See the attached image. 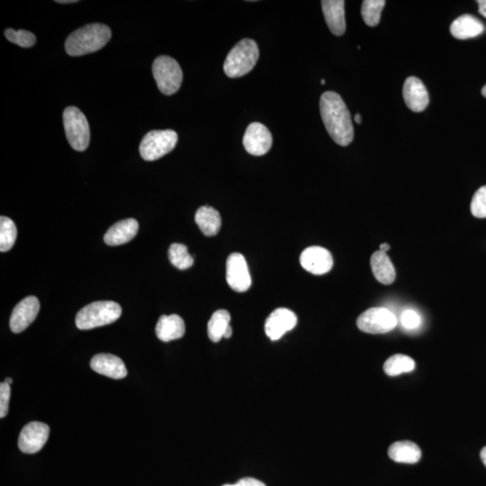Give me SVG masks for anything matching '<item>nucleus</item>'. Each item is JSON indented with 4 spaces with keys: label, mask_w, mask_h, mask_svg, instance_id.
I'll return each mask as SVG.
<instances>
[{
    "label": "nucleus",
    "mask_w": 486,
    "mask_h": 486,
    "mask_svg": "<svg viewBox=\"0 0 486 486\" xmlns=\"http://www.w3.org/2000/svg\"><path fill=\"white\" fill-rule=\"evenodd\" d=\"M91 367L98 374L113 379H123L128 376L124 361L118 356L101 353L94 356L91 361Z\"/></svg>",
    "instance_id": "nucleus-16"
},
{
    "label": "nucleus",
    "mask_w": 486,
    "mask_h": 486,
    "mask_svg": "<svg viewBox=\"0 0 486 486\" xmlns=\"http://www.w3.org/2000/svg\"><path fill=\"white\" fill-rule=\"evenodd\" d=\"M480 457L482 463H484L486 467V446L481 450Z\"/></svg>",
    "instance_id": "nucleus-35"
},
{
    "label": "nucleus",
    "mask_w": 486,
    "mask_h": 486,
    "mask_svg": "<svg viewBox=\"0 0 486 486\" xmlns=\"http://www.w3.org/2000/svg\"><path fill=\"white\" fill-rule=\"evenodd\" d=\"M50 428L46 423L33 422L23 428L19 438V450L23 453H38L47 443Z\"/></svg>",
    "instance_id": "nucleus-10"
},
{
    "label": "nucleus",
    "mask_w": 486,
    "mask_h": 486,
    "mask_svg": "<svg viewBox=\"0 0 486 486\" xmlns=\"http://www.w3.org/2000/svg\"><path fill=\"white\" fill-rule=\"evenodd\" d=\"M482 95H484L485 98H486V85L485 86L484 88H482Z\"/></svg>",
    "instance_id": "nucleus-41"
},
{
    "label": "nucleus",
    "mask_w": 486,
    "mask_h": 486,
    "mask_svg": "<svg viewBox=\"0 0 486 486\" xmlns=\"http://www.w3.org/2000/svg\"><path fill=\"white\" fill-rule=\"evenodd\" d=\"M121 314L122 307L118 303L98 301L82 308L77 314L75 323L80 330H92L115 323Z\"/></svg>",
    "instance_id": "nucleus-4"
},
{
    "label": "nucleus",
    "mask_w": 486,
    "mask_h": 486,
    "mask_svg": "<svg viewBox=\"0 0 486 486\" xmlns=\"http://www.w3.org/2000/svg\"><path fill=\"white\" fill-rule=\"evenodd\" d=\"M414 368H415V362H414L413 359L408 357V356L403 354L392 356L384 364L386 374L390 376H395L401 375L403 373L412 372L414 371Z\"/></svg>",
    "instance_id": "nucleus-25"
},
{
    "label": "nucleus",
    "mask_w": 486,
    "mask_h": 486,
    "mask_svg": "<svg viewBox=\"0 0 486 486\" xmlns=\"http://www.w3.org/2000/svg\"><path fill=\"white\" fill-rule=\"evenodd\" d=\"M403 95L407 107L413 112H423L429 105V93L423 81L418 78H407L403 85Z\"/></svg>",
    "instance_id": "nucleus-15"
},
{
    "label": "nucleus",
    "mask_w": 486,
    "mask_h": 486,
    "mask_svg": "<svg viewBox=\"0 0 486 486\" xmlns=\"http://www.w3.org/2000/svg\"><path fill=\"white\" fill-rule=\"evenodd\" d=\"M169 259L174 267L180 270H186L193 266V257L188 253L186 245L174 243L169 249Z\"/></svg>",
    "instance_id": "nucleus-27"
},
{
    "label": "nucleus",
    "mask_w": 486,
    "mask_h": 486,
    "mask_svg": "<svg viewBox=\"0 0 486 486\" xmlns=\"http://www.w3.org/2000/svg\"><path fill=\"white\" fill-rule=\"evenodd\" d=\"M6 38L10 43H16L23 48H30L36 43V37L33 33L26 30L16 31L9 29L5 31Z\"/></svg>",
    "instance_id": "nucleus-29"
},
{
    "label": "nucleus",
    "mask_w": 486,
    "mask_h": 486,
    "mask_svg": "<svg viewBox=\"0 0 486 486\" xmlns=\"http://www.w3.org/2000/svg\"><path fill=\"white\" fill-rule=\"evenodd\" d=\"M273 138L272 133L264 125L252 123L246 130L243 137V145L247 152L253 156H262L272 148Z\"/></svg>",
    "instance_id": "nucleus-11"
},
{
    "label": "nucleus",
    "mask_w": 486,
    "mask_h": 486,
    "mask_svg": "<svg viewBox=\"0 0 486 486\" xmlns=\"http://www.w3.org/2000/svg\"><path fill=\"white\" fill-rule=\"evenodd\" d=\"M386 5L385 0H365L363 1L361 15L368 26H376L381 19L382 10Z\"/></svg>",
    "instance_id": "nucleus-28"
},
{
    "label": "nucleus",
    "mask_w": 486,
    "mask_h": 486,
    "mask_svg": "<svg viewBox=\"0 0 486 486\" xmlns=\"http://www.w3.org/2000/svg\"><path fill=\"white\" fill-rule=\"evenodd\" d=\"M359 330L371 334L389 333L395 328L397 319L391 311L384 307H373L358 316Z\"/></svg>",
    "instance_id": "nucleus-8"
},
{
    "label": "nucleus",
    "mask_w": 486,
    "mask_h": 486,
    "mask_svg": "<svg viewBox=\"0 0 486 486\" xmlns=\"http://www.w3.org/2000/svg\"><path fill=\"white\" fill-rule=\"evenodd\" d=\"M388 456L398 463L415 464L422 457V450L412 441H397L388 448Z\"/></svg>",
    "instance_id": "nucleus-22"
},
{
    "label": "nucleus",
    "mask_w": 486,
    "mask_h": 486,
    "mask_svg": "<svg viewBox=\"0 0 486 486\" xmlns=\"http://www.w3.org/2000/svg\"><path fill=\"white\" fill-rule=\"evenodd\" d=\"M471 213L477 218H486V186L479 188L471 202Z\"/></svg>",
    "instance_id": "nucleus-30"
},
{
    "label": "nucleus",
    "mask_w": 486,
    "mask_h": 486,
    "mask_svg": "<svg viewBox=\"0 0 486 486\" xmlns=\"http://www.w3.org/2000/svg\"><path fill=\"white\" fill-rule=\"evenodd\" d=\"M222 486H267L264 482L257 480L255 478L245 477L241 479L235 485H224Z\"/></svg>",
    "instance_id": "nucleus-33"
},
{
    "label": "nucleus",
    "mask_w": 486,
    "mask_h": 486,
    "mask_svg": "<svg viewBox=\"0 0 486 486\" xmlns=\"http://www.w3.org/2000/svg\"><path fill=\"white\" fill-rule=\"evenodd\" d=\"M345 1L343 0H324L321 1L325 21L334 36H341L346 31Z\"/></svg>",
    "instance_id": "nucleus-17"
},
{
    "label": "nucleus",
    "mask_w": 486,
    "mask_h": 486,
    "mask_svg": "<svg viewBox=\"0 0 486 486\" xmlns=\"http://www.w3.org/2000/svg\"><path fill=\"white\" fill-rule=\"evenodd\" d=\"M320 111L325 128L337 145L348 146L354 138L350 111L340 95L325 92L320 99Z\"/></svg>",
    "instance_id": "nucleus-1"
},
{
    "label": "nucleus",
    "mask_w": 486,
    "mask_h": 486,
    "mask_svg": "<svg viewBox=\"0 0 486 486\" xmlns=\"http://www.w3.org/2000/svg\"><path fill=\"white\" fill-rule=\"evenodd\" d=\"M479 13L486 19V0H478Z\"/></svg>",
    "instance_id": "nucleus-34"
},
{
    "label": "nucleus",
    "mask_w": 486,
    "mask_h": 486,
    "mask_svg": "<svg viewBox=\"0 0 486 486\" xmlns=\"http://www.w3.org/2000/svg\"><path fill=\"white\" fill-rule=\"evenodd\" d=\"M321 85H324V84H325V81H324V80H321Z\"/></svg>",
    "instance_id": "nucleus-42"
},
{
    "label": "nucleus",
    "mask_w": 486,
    "mask_h": 486,
    "mask_svg": "<svg viewBox=\"0 0 486 486\" xmlns=\"http://www.w3.org/2000/svg\"><path fill=\"white\" fill-rule=\"evenodd\" d=\"M300 263L306 272L314 275H324L333 269L334 259L328 249L313 246L304 249L300 256Z\"/></svg>",
    "instance_id": "nucleus-13"
},
{
    "label": "nucleus",
    "mask_w": 486,
    "mask_h": 486,
    "mask_svg": "<svg viewBox=\"0 0 486 486\" xmlns=\"http://www.w3.org/2000/svg\"><path fill=\"white\" fill-rule=\"evenodd\" d=\"M155 333L159 340L169 342L182 338L186 333V325L177 314L160 316L156 325Z\"/></svg>",
    "instance_id": "nucleus-19"
},
{
    "label": "nucleus",
    "mask_w": 486,
    "mask_h": 486,
    "mask_svg": "<svg viewBox=\"0 0 486 486\" xmlns=\"http://www.w3.org/2000/svg\"><path fill=\"white\" fill-rule=\"evenodd\" d=\"M153 77L162 94L171 95L180 91L183 81L182 70L176 60L170 56H160L152 65Z\"/></svg>",
    "instance_id": "nucleus-6"
},
{
    "label": "nucleus",
    "mask_w": 486,
    "mask_h": 486,
    "mask_svg": "<svg viewBox=\"0 0 486 486\" xmlns=\"http://www.w3.org/2000/svg\"><path fill=\"white\" fill-rule=\"evenodd\" d=\"M231 316L227 310H218L212 316L207 325L208 337L213 342H219L230 326Z\"/></svg>",
    "instance_id": "nucleus-24"
},
{
    "label": "nucleus",
    "mask_w": 486,
    "mask_h": 486,
    "mask_svg": "<svg viewBox=\"0 0 486 486\" xmlns=\"http://www.w3.org/2000/svg\"><path fill=\"white\" fill-rule=\"evenodd\" d=\"M227 281L232 290L243 293L252 286L247 262L239 253H232L227 262Z\"/></svg>",
    "instance_id": "nucleus-9"
},
{
    "label": "nucleus",
    "mask_w": 486,
    "mask_h": 486,
    "mask_svg": "<svg viewBox=\"0 0 486 486\" xmlns=\"http://www.w3.org/2000/svg\"><path fill=\"white\" fill-rule=\"evenodd\" d=\"M17 230L15 222L6 217H0V252H6L15 244Z\"/></svg>",
    "instance_id": "nucleus-26"
},
{
    "label": "nucleus",
    "mask_w": 486,
    "mask_h": 486,
    "mask_svg": "<svg viewBox=\"0 0 486 486\" xmlns=\"http://www.w3.org/2000/svg\"><path fill=\"white\" fill-rule=\"evenodd\" d=\"M390 249V245L388 243H382L381 245H380V251L384 252L386 253V252H388Z\"/></svg>",
    "instance_id": "nucleus-36"
},
{
    "label": "nucleus",
    "mask_w": 486,
    "mask_h": 486,
    "mask_svg": "<svg viewBox=\"0 0 486 486\" xmlns=\"http://www.w3.org/2000/svg\"><path fill=\"white\" fill-rule=\"evenodd\" d=\"M139 230V224L135 219H125L116 222L108 229L104 236V241L109 246L125 244L135 237Z\"/></svg>",
    "instance_id": "nucleus-18"
},
{
    "label": "nucleus",
    "mask_w": 486,
    "mask_h": 486,
    "mask_svg": "<svg viewBox=\"0 0 486 486\" xmlns=\"http://www.w3.org/2000/svg\"><path fill=\"white\" fill-rule=\"evenodd\" d=\"M4 382H6V384H8V385H9V386H10V385H11V384H12V383H13V379H12V378H6V379L5 380V381H4Z\"/></svg>",
    "instance_id": "nucleus-40"
},
{
    "label": "nucleus",
    "mask_w": 486,
    "mask_h": 486,
    "mask_svg": "<svg viewBox=\"0 0 486 486\" xmlns=\"http://www.w3.org/2000/svg\"><path fill=\"white\" fill-rule=\"evenodd\" d=\"M420 324V318L419 314L413 310H406L402 314V324L403 327L413 330L419 326Z\"/></svg>",
    "instance_id": "nucleus-32"
},
{
    "label": "nucleus",
    "mask_w": 486,
    "mask_h": 486,
    "mask_svg": "<svg viewBox=\"0 0 486 486\" xmlns=\"http://www.w3.org/2000/svg\"><path fill=\"white\" fill-rule=\"evenodd\" d=\"M198 227L205 236L211 237L220 232L222 218L220 214L214 208L204 205L197 211L195 215Z\"/></svg>",
    "instance_id": "nucleus-23"
},
{
    "label": "nucleus",
    "mask_w": 486,
    "mask_h": 486,
    "mask_svg": "<svg viewBox=\"0 0 486 486\" xmlns=\"http://www.w3.org/2000/svg\"><path fill=\"white\" fill-rule=\"evenodd\" d=\"M112 32L103 24H91L74 31L65 42V50L70 56H83L105 47L111 39Z\"/></svg>",
    "instance_id": "nucleus-2"
},
{
    "label": "nucleus",
    "mask_w": 486,
    "mask_h": 486,
    "mask_svg": "<svg viewBox=\"0 0 486 486\" xmlns=\"http://www.w3.org/2000/svg\"><path fill=\"white\" fill-rule=\"evenodd\" d=\"M63 125L68 143L78 152L87 150L91 141L90 125L85 115L76 107L63 112Z\"/></svg>",
    "instance_id": "nucleus-5"
},
{
    "label": "nucleus",
    "mask_w": 486,
    "mask_h": 486,
    "mask_svg": "<svg viewBox=\"0 0 486 486\" xmlns=\"http://www.w3.org/2000/svg\"><path fill=\"white\" fill-rule=\"evenodd\" d=\"M354 120H355V122L357 123V124H358V125L361 124V123H362V118H361V115L359 114H357L355 115Z\"/></svg>",
    "instance_id": "nucleus-38"
},
{
    "label": "nucleus",
    "mask_w": 486,
    "mask_h": 486,
    "mask_svg": "<svg viewBox=\"0 0 486 486\" xmlns=\"http://www.w3.org/2000/svg\"><path fill=\"white\" fill-rule=\"evenodd\" d=\"M56 2L61 3V4H71V3H75V2H78V1H76V0H66V1H64V0H63V1H61H61H56Z\"/></svg>",
    "instance_id": "nucleus-39"
},
{
    "label": "nucleus",
    "mask_w": 486,
    "mask_h": 486,
    "mask_svg": "<svg viewBox=\"0 0 486 486\" xmlns=\"http://www.w3.org/2000/svg\"><path fill=\"white\" fill-rule=\"evenodd\" d=\"M485 29L480 20L471 15H463L457 17L450 26V33L455 38L467 40L475 38Z\"/></svg>",
    "instance_id": "nucleus-20"
},
{
    "label": "nucleus",
    "mask_w": 486,
    "mask_h": 486,
    "mask_svg": "<svg viewBox=\"0 0 486 486\" xmlns=\"http://www.w3.org/2000/svg\"><path fill=\"white\" fill-rule=\"evenodd\" d=\"M179 136L173 130H154L143 137L140 154L147 162L162 158L175 148Z\"/></svg>",
    "instance_id": "nucleus-7"
},
{
    "label": "nucleus",
    "mask_w": 486,
    "mask_h": 486,
    "mask_svg": "<svg viewBox=\"0 0 486 486\" xmlns=\"http://www.w3.org/2000/svg\"><path fill=\"white\" fill-rule=\"evenodd\" d=\"M40 311V302L36 296H27L14 308L9 326L14 334H20L36 320Z\"/></svg>",
    "instance_id": "nucleus-12"
},
{
    "label": "nucleus",
    "mask_w": 486,
    "mask_h": 486,
    "mask_svg": "<svg viewBox=\"0 0 486 486\" xmlns=\"http://www.w3.org/2000/svg\"><path fill=\"white\" fill-rule=\"evenodd\" d=\"M259 57V47L254 40L246 38L239 41L225 59L224 73L232 78L245 76L255 67Z\"/></svg>",
    "instance_id": "nucleus-3"
},
{
    "label": "nucleus",
    "mask_w": 486,
    "mask_h": 486,
    "mask_svg": "<svg viewBox=\"0 0 486 486\" xmlns=\"http://www.w3.org/2000/svg\"><path fill=\"white\" fill-rule=\"evenodd\" d=\"M297 324V317L292 311L286 308H279L273 311L266 320L265 331L272 341L279 340L287 331L293 330Z\"/></svg>",
    "instance_id": "nucleus-14"
},
{
    "label": "nucleus",
    "mask_w": 486,
    "mask_h": 486,
    "mask_svg": "<svg viewBox=\"0 0 486 486\" xmlns=\"http://www.w3.org/2000/svg\"><path fill=\"white\" fill-rule=\"evenodd\" d=\"M232 334V329L231 325H230V326L228 327L227 331H225L224 338H231Z\"/></svg>",
    "instance_id": "nucleus-37"
},
{
    "label": "nucleus",
    "mask_w": 486,
    "mask_h": 486,
    "mask_svg": "<svg viewBox=\"0 0 486 486\" xmlns=\"http://www.w3.org/2000/svg\"><path fill=\"white\" fill-rule=\"evenodd\" d=\"M11 395V388L6 382L0 384V418H5L9 413V407Z\"/></svg>",
    "instance_id": "nucleus-31"
},
{
    "label": "nucleus",
    "mask_w": 486,
    "mask_h": 486,
    "mask_svg": "<svg viewBox=\"0 0 486 486\" xmlns=\"http://www.w3.org/2000/svg\"><path fill=\"white\" fill-rule=\"evenodd\" d=\"M371 265L376 279L383 285H391L395 281V267L386 252H376L371 257Z\"/></svg>",
    "instance_id": "nucleus-21"
}]
</instances>
